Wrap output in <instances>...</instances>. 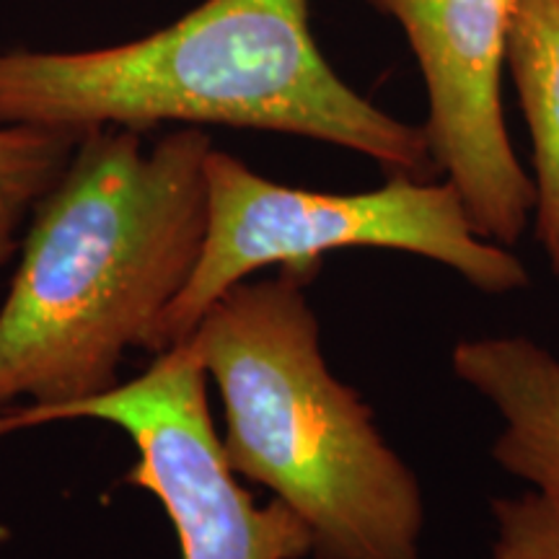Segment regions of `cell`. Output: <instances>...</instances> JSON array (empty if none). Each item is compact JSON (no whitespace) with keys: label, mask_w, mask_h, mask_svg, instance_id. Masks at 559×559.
I'll return each mask as SVG.
<instances>
[{"label":"cell","mask_w":559,"mask_h":559,"mask_svg":"<svg viewBox=\"0 0 559 559\" xmlns=\"http://www.w3.org/2000/svg\"><path fill=\"white\" fill-rule=\"evenodd\" d=\"M400 21L428 91L430 156L481 239L515 247L534 215L502 115V70L519 0H366Z\"/></svg>","instance_id":"8992f818"},{"label":"cell","mask_w":559,"mask_h":559,"mask_svg":"<svg viewBox=\"0 0 559 559\" xmlns=\"http://www.w3.org/2000/svg\"><path fill=\"white\" fill-rule=\"evenodd\" d=\"M210 151L202 128L153 145L140 130L83 132L0 309V407L99 396L128 349H148L205 241Z\"/></svg>","instance_id":"6da1fadb"},{"label":"cell","mask_w":559,"mask_h":559,"mask_svg":"<svg viewBox=\"0 0 559 559\" xmlns=\"http://www.w3.org/2000/svg\"><path fill=\"white\" fill-rule=\"evenodd\" d=\"M207 226L198 264L153 332L158 355L190 337L223 293L264 267L309 280L326 254L389 249L443 264L487 296L528 285V270L502 243L481 239L451 181L389 174L366 192H317L277 185L230 153L205 160Z\"/></svg>","instance_id":"277c9868"},{"label":"cell","mask_w":559,"mask_h":559,"mask_svg":"<svg viewBox=\"0 0 559 559\" xmlns=\"http://www.w3.org/2000/svg\"><path fill=\"white\" fill-rule=\"evenodd\" d=\"M306 285L243 280L179 342L218 386L223 456L306 523L313 559H423L417 474L326 366Z\"/></svg>","instance_id":"3957f363"},{"label":"cell","mask_w":559,"mask_h":559,"mask_svg":"<svg viewBox=\"0 0 559 559\" xmlns=\"http://www.w3.org/2000/svg\"><path fill=\"white\" fill-rule=\"evenodd\" d=\"M451 368L502 417L495 461L559 500V358L521 334H500L456 342Z\"/></svg>","instance_id":"52a82bcc"},{"label":"cell","mask_w":559,"mask_h":559,"mask_svg":"<svg viewBox=\"0 0 559 559\" xmlns=\"http://www.w3.org/2000/svg\"><path fill=\"white\" fill-rule=\"evenodd\" d=\"M79 138L32 124H0V190H24L39 200L66 171Z\"/></svg>","instance_id":"9c48e42d"},{"label":"cell","mask_w":559,"mask_h":559,"mask_svg":"<svg viewBox=\"0 0 559 559\" xmlns=\"http://www.w3.org/2000/svg\"><path fill=\"white\" fill-rule=\"evenodd\" d=\"M506 68L534 143L536 241L559 280V0H519Z\"/></svg>","instance_id":"ba28073f"},{"label":"cell","mask_w":559,"mask_h":559,"mask_svg":"<svg viewBox=\"0 0 559 559\" xmlns=\"http://www.w3.org/2000/svg\"><path fill=\"white\" fill-rule=\"evenodd\" d=\"M205 370L174 345L130 383L83 402L24 407L0 417V436L58 419H102L138 449L124 481L156 495L177 531L181 559H304L311 534L293 510L257 500L230 472L207 407Z\"/></svg>","instance_id":"5b68a950"},{"label":"cell","mask_w":559,"mask_h":559,"mask_svg":"<svg viewBox=\"0 0 559 559\" xmlns=\"http://www.w3.org/2000/svg\"><path fill=\"white\" fill-rule=\"evenodd\" d=\"M0 124L83 132L226 124L355 151L428 179V135L334 73L309 0H205L132 41L75 52H0Z\"/></svg>","instance_id":"7a4b0ae2"},{"label":"cell","mask_w":559,"mask_h":559,"mask_svg":"<svg viewBox=\"0 0 559 559\" xmlns=\"http://www.w3.org/2000/svg\"><path fill=\"white\" fill-rule=\"evenodd\" d=\"M489 559H559V500L539 492L492 500Z\"/></svg>","instance_id":"30bf717a"},{"label":"cell","mask_w":559,"mask_h":559,"mask_svg":"<svg viewBox=\"0 0 559 559\" xmlns=\"http://www.w3.org/2000/svg\"><path fill=\"white\" fill-rule=\"evenodd\" d=\"M37 200L24 190H0V264L16 249V234L26 210Z\"/></svg>","instance_id":"8fae6325"}]
</instances>
